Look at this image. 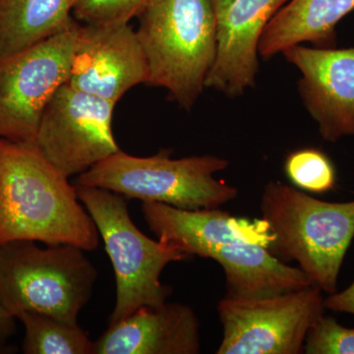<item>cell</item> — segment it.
<instances>
[{
	"mask_svg": "<svg viewBox=\"0 0 354 354\" xmlns=\"http://www.w3.org/2000/svg\"><path fill=\"white\" fill-rule=\"evenodd\" d=\"M14 241L93 251L100 234L76 186L36 143L0 138V245Z\"/></svg>",
	"mask_w": 354,
	"mask_h": 354,
	"instance_id": "obj_1",
	"label": "cell"
},
{
	"mask_svg": "<svg viewBox=\"0 0 354 354\" xmlns=\"http://www.w3.org/2000/svg\"><path fill=\"white\" fill-rule=\"evenodd\" d=\"M260 209L272 235L268 250L283 262H297L314 286L328 295L337 292L354 237V200L322 201L281 181H270Z\"/></svg>",
	"mask_w": 354,
	"mask_h": 354,
	"instance_id": "obj_2",
	"label": "cell"
},
{
	"mask_svg": "<svg viewBox=\"0 0 354 354\" xmlns=\"http://www.w3.org/2000/svg\"><path fill=\"white\" fill-rule=\"evenodd\" d=\"M149 67V85L162 87L190 111L205 90L216 51L211 0H152L136 30Z\"/></svg>",
	"mask_w": 354,
	"mask_h": 354,
	"instance_id": "obj_3",
	"label": "cell"
},
{
	"mask_svg": "<svg viewBox=\"0 0 354 354\" xmlns=\"http://www.w3.org/2000/svg\"><path fill=\"white\" fill-rule=\"evenodd\" d=\"M46 245L32 241L0 245V301L15 318L36 312L78 324L92 297L97 269L80 247Z\"/></svg>",
	"mask_w": 354,
	"mask_h": 354,
	"instance_id": "obj_4",
	"label": "cell"
},
{
	"mask_svg": "<svg viewBox=\"0 0 354 354\" xmlns=\"http://www.w3.org/2000/svg\"><path fill=\"white\" fill-rule=\"evenodd\" d=\"M228 165L227 158L212 155L171 158L162 151L143 158L120 150L78 176L76 184L179 209L220 208L239 196L236 188L215 177Z\"/></svg>",
	"mask_w": 354,
	"mask_h": 354,
	"instance_id": "obj_5",
	"label": "cell"
},
{
	"mask_svg": "<svg viewBox=\"0 0 354 354\" xmlns=\"http://www.w3.org/2000/svg\"><path fill=\"white\" fill-rule=\"evenodd\" d=\"M75 186L79 200L97 225L115 274L116 299L109 325L142 307L167 301L172 290L160 283V274L169 263L188 256L174 244L144 234L131 220L127 197L102 188Z\"/></svg>",
	"mask_w": 354,
	"mask_h": 354,
	"instance_id": "obj_6",
	"label": "cell"
},
{
	"mask_svg": "<svg viewBox=\"0 0 354 354\" xmlns=\"http://www.w3.org/2000/svg\"><path fill=\"white\" fill-rule=\"evenodd\" d=\"M78 25L0 59V138L36 143L46 104L68 80Z\"/></svg>",
	"mask_w": 354,
	"mask_h": 354,
	"instance_id": "obj_7",
	"label": "cell"
},
{
	"mask_svg": "<svg viewBox=\"0 0 354 354\" xmlns=\"http://www.w3.org/2000/svg\"><path fill=\"white\" fill-rule=\"evenodd\" d=\"M322 290L311 286L279 297L218 305L223 337L216 354H300L310 328L325 314Z\"/></svg>",
	"mask_w": 354,
	"mask_h": 354,
	"instance_id": "obj_8",
	"label": "cell"
},
{
	"mask_svg": "<svg viewBox=\"0 0 354 354\" xmlns=\"http://www.w3.org/2000/svg\"><path fill=\"white\" fill-rule=\"evenodd\" d=\"M115 106L65 83L44 109L36 144L65 176H80L120 150L113 132Z\"/></svg>",
	"mask_w": 354,
	"mask_h": 354,
	"instance_id": "obj_9",
	"label": "cell"
},
{
	"mask_svg": "<svg viewBox=\"0 0 354 354\" xmlns=\"http://www.w3.org/2000/svg\"><path fill=\"white\" fill-rule=\"evenodd\" d=\"M148 81L145 53L129 23H79L67 84L118 104L128 91Z\"/></svg>",
	"mask_w": 354,
	"mask_h": 354,
	"instance_id": "obj_10",
	"label": "cell"
},
{
	"mask_svg": "<svg viewBox=\"0 0 354 354\" xmlns=\"http://www.w3.org/2000/svg\"><path fill=\"white\" fill-rule=\"evenodd\" d=\"M281 53L301 73L298 92L322 138L354 136V48L297 44Z\"/></svg>",
	"mask_w": 354,
	"mask_h": 354,
	"instance_id": "obj_11",
	"label": "cell"
},
{
	"mask_svg": "<svg viewBox=\"0 0 354 354\" xmlns=\"http://www.w3.org/2000/svg\"><path fill=\"white\" fill-rule=\"evenodd\" d=\"M288 0H234L216 14V51L205 88L228 97L255 86L259 44L266 26Z\"/></svg>",
	"mask_w": 354,
	"mask_h": 354,
	"instance_id": "obj_12",
	"label": "cell"
},
{
	"mask_svg": "<svg viewBox=\"0 0 354 354\" xmlns=\"http://www.w3.org/2000/svg\"><path fill=\"white\" fill-rule=\"evenodd\" d=\"M142 212L158 239L184 254L209 258L220 246L256 243L268 247L272 235L263 220L237 218L220 208L184 209L157 202H143Z\"/></svg>",
	"mask_w": 354,
	"mask_h": 354,
	"instance_id": "obj_13",
	"label": "cell"
},
{
	"mask_svg": "<svg viewBox=\"0 0 354 354\" xmlns=\"http://www.w3.org/2000/svg\"><path fill=\"white\" fill-rule=\"evenodd\" d=\"M200 348L196 313L178 302L142 307L95 342V354H198Z\"/></svg>",
	"mask_w": 354,
	"mask_h": 354,
	"instance_id": "obj_14",
	"label": "cell"
},
{
	"mask_svg": "<svg viewBox=\"0 0 354 354\" xmlns=\"http://www.w3.org/2000/svg\"><path fill=\"white\" fill-rule=\"evenodd\" d=\"M225 272V298L253 301L313 286L300 268L291 267L256 243L220 246L209 254Z\"/></svg>",
	"mask_w": 354,
	"mask_h": 354,
	"instance_id": "obj_15",
	"label": "cell"
},
{
	"mask_svg": "<svg viewBox=\"0 0 354 354\" xmlns=\"http://www.w3.org/2000/svg\"><path fill=\"white\" fill-rule=\"evenodd\" d=\"M354 10V0H288L266 26L259 44L264 59L302 43L330 46L335 26Z\"/></svg>",
	"mask_w": 354,
	"mask_h": 354,
	"instance_id": "obj_16",
	"label": "cell"
},
{
	"mask_svg": "<svg viewBox=\"0 0 354 354\" xmlns=\"http://www.w3.org/2000/svg\"><path fill=\"white\" fill-rule=\"evenodd\" d=\"M72 0H0V59L66 31Z\"/></svg>",
	"mask_w": 354,
	"mask_h": 354,
	"instance_id": "obj_17",
	"label": "cell"
},
{
	"mask_svg": "<svg viewBox=\"0 0 354 354\" xmlns=\"http://www.w3.org/2000/svg\"><path fill=\"white\" fill-rule=\"evenodd\" d=\"M16 319L25 327V354H95V342L78 324L36 312H22Z\"/></svg>",
	"mask_w": 354,
	"mask_h": 354,
	"instance_id": "obj_18",
	"label": "cell"
},
{
	"mask_svg": "<svg viewBox=\"0 0 354 354\" xmlns=\"http://www.w3.org/2000/svg\"><path fill=\"white\" fill-rule=\"evenodd\" d=\"M285 171L291 183L307 192H328L335 184L334 165L317 149L290 153L286 160Z\"/></svg>",
	"mask_w": 354,
	"mask_h": 354,
	"instance_id": "obj_19",
	"label": "cell"
},
{
	"mask_svg": "<svg viewBox=\"0 0 354 354\" xmlns=\"http://www.w3.org/2000/svg\"><path fill=\"white\" fill-rule=\"evenodd\" d=\"M152 0H79L72 15L82 24H118L139 17Z\"/></svg>",
	"mask_w": 354,
	"mask_h": 354,
	"instance_id": "obj_20",
	"label": "cell"
},
{
	"mask_svg": "<svg viewBox=\"0 0 354 354\" xmlns=\"http://www.w3.org/2000/svg\"><path fill=\"white\" fill-rule=\"evenodd\" d=\"M307 354H354V329L330 316H321L310 328L304 342Z\"/></svg>",
	"mask_w": 354,
	"mask_h": 354,
	"instance_id": "obj_21",
	"label": "cell"
},
{
	"mask_svg": "<svg viewBox=\"0 0 354 354\" xmlns=\"http://www.w3.org/2000/svg\"><path fill=\"white\" fill-rule=\"evenodd\" d=\"M326 309L354 315V281L342 292H335L325 298Z\"/></svg>",
	"mask_w": 354,
	"mask_h": 354,
	"instance_id": "obj_22",
	"label": "cell"
},
{
	"mask_svg": "<svg viewBox=\"0 0 354 354\" xmlns=\"http://www.w3.org/2000/svg\"><path fill=\"white\" fill-rule=\"evenodd\" d=\"M16 320L0 301V342H7L12 335H15L17 327Z\"/></svg>",
	"mask_w": 354,
	"mask_h": 354,
	"instance_id": "obj_23",
	"label": "cell"
},
{
	"mask_svg": "<svg viewBox=\"0 0 354 354\" xmlns=\"http://www.w3.org/2000/svg\"><path fill=\"white\" fill-rule=\"evenodd\" d=\"M232 1H234V0H211V3L214 7L216 15V14L223 12L225 8H227V7L232 3Z\"/></svg>",
	"mask_w": 354,
	"mask_h": 354,
	"instance_id": "obj_24",
	"label": "cell"
},
{
	"mask_svg": "<svg viewBox=\"0 0 354 354\" xmlns=\"http://www.w3.org/2000/svg\"><path fill=\"white\" fill-rule=\"evenodd\" d=\"M17 353V348L7 342H0V354H12Z\"/></svg>",
	"mask_w": 354,
	"mask_h": 354,
	"instance_id": "obj_25",
	"label": "cell"
},
{
	"mask_svg": "<svg viewBox=\"0 0 354 354\" xmlns=\"http://www.w3.org/2000/svg\"><path fill=\"white\" fill-rule=\"evenodd\" d=\"M77 1H79V0H72V4H73V6H74V4H75Z\"/></svg>",
	"mask_w": 354,
	"mask_h": 354,
	"instance_id": "obj_26",
	"label": "cell"
}]
</instances>
